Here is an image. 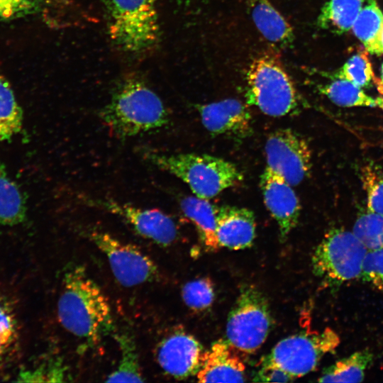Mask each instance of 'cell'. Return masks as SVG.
<instances>
[{
    "label": "cell",
    "instance_id": "cell-36",
    "mask_svg": "<svg viewBox=\"0 0 383 383\" xmlns=\"http://www.w3.org/2000/svg\"><path fill=\"white\" fill-rule=\"evenodd\" d=\"M381 79H378V81L377 82V87L378 91L380 92V94H383V64L382 67V76Z\"/></svg>",
    "mask_w": 383,
    "mask_h": 383
},
{
    "label": "cell",
    "instance_id": "cell-14",
    "mask_svg": "<svg viewBox=\"0 0 383 383\" xmlns=\"http://www.w3.org/2000/svg\"><path fill=\"white\" fill-rule=\"evenodd\" d=\"M260 187L264 203L277 223L280 239L284 241L299 221V198L290 184L267 167L260 176Z\"/></svg>",
    "mask_w": 383,
    "mask_h": 383
},
{
    "label": "cell",
    "instance_id": "cell-12",
    "mask_svg": "<svg viewBox=\"0 0 383 383\" xmlns=\"http://www.w3.org/2000/svg\"><path fill=\"white\" fill-rule=\"evenodd\" d=\"M203 353L201 345L193 335L178 329L158 343L156 359L166 374L180 379L196 374Z\"/></svg>",
    "mask_w": 383,
    "mask_h": 383
},
{
    "label": "cell",
    "instance_id": "cell-17",
    "mask_svg": "<svg viewBox=\"0 0 383 383\" xmlns=\"http://www.w3.org/2000/svg\"><path fill=\"white\" fill-rule=\"evenodd\" d=\"M252 21L271 47L279 50L289 46L294 40L292 26L270 0H248Z\"/></svg>",
    "mask_w": 383,
    "mask_h": 383
},
{
    "label": "cell",
    "instance_id": "cell-2",
    "mask_svg": "<svg viewBox=\"0 0 383 383\" xmlns=\"http://www.w3.org/2000/svg\"><path fill=\"white\" fill-rule=\"evenodd\" d=\"M115 137L126 139L166 126L167 111L159 96L142 79L129 77L113 92L99 112Z\"/></svg>",
    "mask_w": 383,
    "mask_h": 383
},
{
    "label": "cell",
    "instance_id": "cell-35",
    "mask_svg": "<svg viewBox=\"0 0 383 383\" xmlns=\"http://www.w3.org/2000/svg\"><path fill=\"white\" fill-rule=\"evenodd\" d=\"M383 53V26L381 30L378 41H377V45L375 54L380 55Z\"/></svg>",
    "mask_w": 383,
    "mask_h": 383
},
{
    "label": "cell",
    "instance_id": "cell-18",
    "mask_svg": "<svg viewBox=\"0 0 383 383\" xmlns=\"http://www.w3.org/2000/svg\"><path fill=\"white\" fill-rule=\"evenodd\" d=\"M179 204L184 214L195 225L206 249L217 250L220 248L216 233L218 207L196 196L182 197Z\"/></svg>",
    "mask_w": 383,
    "mask_h": 383
},
{
    "label": "cell",
    "instance_id": "cell-6",
    "mask_svg": "<svg viewBox=\"0 0 383 383\" xmlns=\"http://www.w3.org/2000/svg\"><path fill=\"white\" fill-rule=\"evenodd\" d=\"M367 249L353 232L331 229L316 248L311 258L314 274L338 285L360 277Z\"/></svg>",
    "mask_w": 383,
    "mask_h": 383
},
{
    "label": "cell",
    "instance_id": "cell-21",
    "mask_svg": "<svg viewBox=\"0 0 383 383\" xmlns=\"http://www.w3.org/2000/svg\"><path fill=\"white\" fill-rule=\"evenodd\" d=\"M26 215L24 196L0 163V223L16 225L23 222Z\"/></svg>",
    "mask_w": 383,
    "mask_h": 383
},
{
    "label": "cell",
    "instance_id": "cell-19",
    "mask_svg": "<svg viewBox=\"0 0 383 383\" xmlns=\"http://www.w3.org/2000/svg\"><path fill=\"white\" fill-rule=\"evenodd\" d=\"M367 0H329L322 7L318 26L336 34H343L353 27L364 3Z\"/></svg>",
    "mask_w": 383,
    "mask_h": 383
},
{
    "label": "cell",
    "instance_id": "cell-25",
    "mask_svg": "<svg viewBox=\"0 0 383 383\" xmlns=\"http://www.w3.org/2000/svg\"><path fill=\"white\" fill-rule=\"evenodd\" d=\"M383 26V14L376 0H367L353 23L356 37L365 49L375 54L378 38Z\"/></svg>",
    "mask_w": 383,
    "mask_h": 383
},
{
    "label": "cell",
    "instance_id": "cell-20",
    "mask_svg": "<svg viewBox=\"0 0 383 383\" xmlns=\"http://www.w3.org/2000/svg\"><path fill=\"white\" fill-rule=\"evenodd\" d=\"M373 355L369 350L357 351L326 367L318 381L320 382H360L371 365Z\"/></svg>",
    "mask_w": 383,
    "mask_h": 383
},
{
    "label": "cell",
    "instance_id": "cell-11",
    "mask_svg": "<svg viewBox=\"0 0 383 383\" xmlns=\"http://www.w3.org/2000/svg\"><path fill=\"white\" fill-rule=\"evenodd\" d=\"M80 201L123 218L140 236L155 243L167 246L178 237L177 227L168 215L157 209H147L112 199L79 196Z\"/></svg>",
    "mask_w": 383,
    "mask_h": 383
},
{
    "label": "cell",
    "instance_id": "cell-30",
    "mask_svg": "<svg viewBox=\"0 0 383 383\" xmlns=\"http://www.w3.org/2000/svg\"><path fill=\"white\" fill-rule=\"evenodd\" d=\"M361 172L368 210L383 215V173L373 165L365 166Z\"/></svg>",
    "mask_w": 383,
    "mask_h": 383
},
{
    "label": "cell",
    "instance_id": "cell-15",
    "mask_svg": "<svg viewBox=\"0 0 383 383\" xmlns=\"http://www.w3.org/2000/svg\"><path fill=\"white\" fill-rule=\"evenodd\" d=\"M245 367L235 348L220 339L204 352L196 377L200 382H243Z\"/></svg>",
    "mask_w": 383,
    "mask_h": 383
},
{
    "label": "cell",
    "instance_id": "cell-31",
    "mask_svg": "<svg viewBox=\"0 0 383 383\" xmlns=\"http://www.w3.org/2000/svg\"><path fill=\"white\" fill-rule=\"evenodd\" d=\"M47 0H0V21L27 16L38 12Z\"/></svg>",
    "mask_w": 383,
    "mask_h": 383
},
{
    "label": "cell",
    "instance_id": "cell-22",
    "mask_svg": "<svg viewBox=\"0 0 383 383\" xmlns=\"http://www.w3.org/2000/svg\"><path fill=\"white\" fill-rule=\"evenodd\" d=\"M121 352V359L116 369L106 379V382H143L139 357L133 338L129 334H115Z\"/></svg>",
    "mask_w": 383,
    "mask_h": 383
},
{
    "label": "cell",
    "instance_id": "cell-32",
    "mask_svg": "<svg viewBox=\"0 0 383 383\" xmlns=\"http://www.w3.org/2000/svg\"><path fill=\"white\" fill-rule=\"evenodd\" d=\"M65 368L60 361L45 363L33 369L21 372L20 382H64Z\"/></svg>",
    "mask_w": 383,
    "mask_h": 383
},
{
    "label": "cell",
    "instance_id": "cell-37",
    "mask_svg": "<svg viewBox=\"0 0 383 383\" xmlns=\"http://www.w3.org/2000/svg\"><path fill=\"white\" fill-rule=\"evenodd\" d=\"M377 106H379L383 109V97L377 99Z\"/></svg>",
    "mask_w": 383,
    "mask_h": 383
},
{
    "label": "cell",
    "instance_id": "cell-29",
    "mask_svg": "<svg viewBox=\"0 0 383 383\" xmlns=\"http://www.w3.org/2000/svg\"><path fill=\"white\" fill-rule=\"evenodd\" d=\"M214 295L213 283L208 277L190 281L182 289L184 304L194 311H201L211 306Z\"/></svg>",
    "mask_w": 383,
    "mask_h": 383
},
{
    "label": "cell",
    "instance_id": "cell-1",
    "mask_svg": "<svg viewBox=\"0 0 383 383\" xmlns=\"http://www.w3.org/2000/svg\"><path fill=\"white\" fill-rule=\"evenodd\" d=\"M57 311L62 327L89 345L113 331L107 298L79 265H69L64 272Z\"/></svg>",
    "mask_w": 383,
    "mask_h": 383
},
{
    "label": "cell",
    "instance_id": "cell-10",
    "mask_svg": "<svg viewBox=\"0 0 383 383\" xmlns=\"http://www.w3.org/2000/svg\"><path fill=\"white\" fill-rule=\"evenodd\" d=\"M267 167L292 187L299 184L311 168V152L306 140L291 128H279L265 142Z\"/></svg>",
    "mask_w": 383,
    "mask_h": 383
},
{
    "label": "cell",
    "instance_id": "cell-33",
    "mask_svg": "<svg viewBox=\"0 0 383 383\" xmlns=\"http://www.w3.org/2000/svg\"><path fill=\"white\" fill-rule=\"evenodd\" d=\"M360 277L383 292V248L367 251L362 263Z\"/></svg>",
    "mask_w": 383,
    "mask_h": 383
},
{
    "label": "cell",
    "instance_id": "cell-26",
    "mask_svg": "<svg viewBox=\"0 0 383 383\" xmlns=\"http://www.w3.org/2000/svg\"><path fill=\"white\" fill-rule=\"evenodd\" d=\"M22 123V110L9 83L0 73V142L18 133Z\"/></svg>",
    "mask_w": 383,
    "mask_h": 383
},
{
    "label": "cell",
    "instance_id": "cell-16",
    "mask_svg": "<svg viewBox=\"0 0 383 383\" xmlns=\"http://www.w3.org/2000/svg\"><path fill=\"white\" fill-rule=\"evenodd\" d=\"M255 224L254 213L247 208L218 207L216 233L220 247L235 250L250 247L255 238Z\"/></svg>",
    "mask_w": 383,
    "mask_h": 383
},
{
    "label": "cell",
    "instance_id": "cell-28",
    "mask_svg": "<svg viewBox=\"0 0 383 383\" xmlns=\"http://www.w3.org/2000/svg\"><path fill=\"white\" fill-rule=\"evenodd\" d=\"M353 233L370 250L383 248V215L374 212L362 213L358 216Z\"/></svg>",
    "mask_w": 383,
    "mask_h": 383
},
{
    "label": "cell",
    "instance_id": "cell-3",
    "mask_svg": "<svg viewBox=\"0 0 383 383\" xmlns=\"http://www.w3.org/2000/svg\"><path fill=\"white\" fill-rule=\"evenodd\" d=\"M142 156L158 168L187 184L194 196L210 199L223 190L240 184L243 176L232 162L206 154H167L150 148Z\"/></svg>",
    "mask_w": 383,
    "mask_h": 383
},
{
    "label": "cell",
    "instance_id": "cell-27",
    "mask_svg": "<svg viewBox=\"0 0 383 383\" xmlns=\"http://www.w3.org/2000/svg\"><path fill=\"white\" fill-rule=\"evenodd\" d=\"M336 76L345 79L359 87H367L372 82L377 84L372 64L365 49L358 48L344 64Z\"/></svg>",
    "mask_w": 383,
    "mask_h": 383
},
{
    "label": "cell",
    "instance_id": "cell-8",
    "mask_svg": "<svg viewBox=\"0 0 383 383\" xmlns=\"http://www.w3.org/2000/svg\"><path fill=\"white\" fill-rule=\"evenodd\" d=\"M340 343L330 328L321 333H300L278 342L262 360V366L280 368L294 379L313 371L321 358L333 352Z\"/></svg>",
    "mask_w": 383,
    "mask_h": 383
},
{
    "label": "cell",
    "instance_id": "cell-9",
    "mask_svg": "<svg viewBox=\"0 0 383 383\" xmlns=\"http://www.w3.org/2000/svg\"><path fill=\"white\" fill-rule=\"evenodd\" d=\"M89 237L106 255L113 276L123 287L140 285L158 277L155 263L134 245L103 231H92Z\"/></svg>",
    "mask_w": 383,
    "mask_h": 383
},
{
    "label": "cell",
    "instance_id": "cell-4",
    "mask_svg": "<svg viewBox=\"0 0 383 383\" xmlns=\"http://www.w3.org/2000/svg\"><path fill=\"white\" fill-rule=\"evenodd\" d=\"M245 82L248 105L254 106L272 117L299 113L301 97L278 50L272 48L257 56L248 67Z\"/></svg>",
    "mask_w": 383,
    "mask_h": 383
},
{
    "label": "cell",
    "instance_id": "cell-7",
    "mask_svg": "<svg viewBox=\"0 0 383 383\" xmlns=\"http://www.w3.org/2000/svg\"><path fill=\"white\" fill-rule=\"evenodd\" d=\"M271 326L270 310L264 294L254 286L242 287L228 316L226 340L235 348L252 353L264 343Z\"/></svg>",
    "mask_w": 383,
    "mask_h": 383
},
{
    "label": "cell",
    "instance_id": "cell-13",
    "mask_svg": "<svg viewBox=\"0 0 383 383\" xmlns=\"http://www.w3.org/2000/svg\"><path fill=\"white\" fill-rule=\"evenodd\" d=\"M204 127L212 135L237 140L252 134V120L246 104L235 99L196 106Z\"/></svg>",
    "mask_w": 383,
    "mask_h": 383
},
{
    "label": "cell",
    "instance_id": "cell-5",
    "mask_svg": "<svg viewBox=\"0 0 383 383\" xmlns=\"http://www.w3.org/2000/svg\"><path fill=\"white\" fill-rule=\"evenodd\" d=\"M108 32L122 50L140 53L157 42L156 0H106Z\"/></svg>",
    "mask_w": 383,
    "mask_h": 383
},
{
    "label": "cell",
    "instance_id": "cell-34",
    "mask_svg": "<svg viewBox=\"0 0 383 383\" xmlns=\"http://www.w3.org/2000/svg\"><path fill=\"white\" fill-rule=\"evenodd\" d=\"M254 381L287 382L294 380V377L283 370L270 366H262Z\"/></svg>",
    "mask_w": 383,
    "mask_h": 383
},
{
    "label": "cell",
    "instance_id": "cell-23",
    "mask_svg": "<svg viewBox=\"0 0 383 383\" xmlns=\"http://www.w3.org/2000/svg\"><path fill=\"white\" fill-rule=\"evenodd\" d=\"M19 345V331L14 309L7 298L0 296V367L11 362Z\"/></svg>",
    "mask_w": 383,
    "mask_h": 383
},
{
    "label": "cell",
    "instance_id": "cell-24",
    "mask_svg": "<svg viewBox=\"0 0 383 383\" xmlns=\"http://www.w3.org/2000/svg\"><path fill=\"white\" fill-rule=\"evenodd\" d=\"M318 89L339 106L370 107L377 106V101L365 94L360 87L336 75L332 81L318 86Z\"/></svg>",
    "mask_w": 383,
    "mask_h": 383
}]
</instances>
